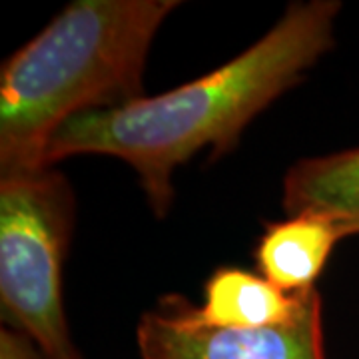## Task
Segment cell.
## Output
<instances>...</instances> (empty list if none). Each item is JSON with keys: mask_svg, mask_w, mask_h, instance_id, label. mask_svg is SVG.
<instances>
[{"mask_svg": "<svg viewBox=\"0 0 359 359\" xmlns=\"http://www.w3.org/2000/svg\"><path fill=\"white\" fill-rule=\"evenodd\" d=\"M335 0L294 2L266 36L230 62L164 94L72 116L46 146L44 164L68 156L124 160L140 178L158 218L174 200L172 174L200 150L212 160L236 148L244 128L294 88L334 46Z\"/></svg>", "mask_w": 359, "mask_h": 359, "instance_id": "obj_1", "label": "cell"}, {"mask_svg": "<svg viewBox=\"0 0 359 359\" xmlns=\"http://www.w3.org/2000/svg\"><path fill=\"white\" fill-rule=\"evenodd\" d=\"M178 0H76L4 60L0 174L46 166L54 132L72 116L144 98V66Z\"/></svg>", "mask_w": 359, "mask_h": 359, "instance_id": "obj_2", "label": "cell"}, {"mask_svg": "<svg viewBox=\"0 0 359 359\" xmlns=\"http://www.w3.org/2000/svg\"><path fill=\"white\" fill-rule=\"evenodd\" d=\"M2 320L46 359H82L62 304V268L74 230V194L62 172L0 174Z\"/></svg>", "mask_w": 359, "mask_h": 359, "instance_id": "obj_3", "label": "cell"}, {"mask_svg": "<svg viewBox=\"0 0 359 359\" xmlns=\"http://www.w3.org/2000/svg\"><path fill=\"white\" fill-rule=\"evenodd\" d=\"M190 302L160 297L136 327L142 359H325L321 295L306 290L290 320L266 327H212L192 320Z\"/></svg>", "mask_w": 359, "mask_h": 359, "instance_id": "obj_4", "label": "cell"}, {"mask_svg": "<svg viewBox=\"0 0 359 359\" xmlns=\"http://www.w3.org/2000/svg\"><path fill=\"white\" fill-rule=\"evenodd\" d=\"M347 236L346 226L318 214L268 222L254 252L257 271L285 294L311 290L335 244Z\"/></svg>", "mask_w": 359, "mask_h": 359, "instance_id": "obj_5", "label": "cell"}, {"mask_svg": "<svg viewBox=\"0 0 359 359\" xmlns=\"http://www.w3.org/2000/svg\"><path fill=\"white\" fill-rule=\"evenodd\" d=\"M304 292L285 294L259 273L224 266L204 285V304L188 311L194 321L212 327H266L290 320Z\"/></svg>", "mask_w": 359, "mask_h": 359, "instance_id": "obj_6", "label": "cell"}, {"mask_svg": "<svg viewBox=\"0 0 359 359\" xmlns=\"http://www.w3.org/2000/svg\"><path fill=\"white\" fill-rule=\"evenodd\" d=\"M287 216L318 214L359 233V148L304 158L283 178Z\"/></svg>", "mask_w": 359, "mask_h": 359, "instance_id": "obj_7", "label": "cell"}, {"mask_svg": "<svg viewBox=\"0 0 359 359\" xmlns=\"http://www.w3.org/2000/svg\"><path fill=\"white\" fill-rule=\"evenodd\" d=\"M0 359H46L34 341L25 334L4 325L0 332Z\"/></svg>", "mask_w": 359, "mask_h": 359, "instance_id": "obj_8", "label": "cell"}]
</instances>
